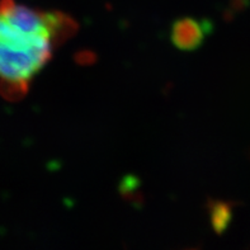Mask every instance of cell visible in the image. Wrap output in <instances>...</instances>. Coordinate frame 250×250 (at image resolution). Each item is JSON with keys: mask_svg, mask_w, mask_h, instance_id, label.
<instances>
[{"mask_svg": "<svg viewBox=\"0 0 250 250\" xmlns=\"http://www.w3.org/2000/svg\"><path fill=\"white\" fill-rule=\"evenodd\" d=\"M208 211L213 231L222 234L231 221V207L222 201H211L208 203Z\"/></svg>", "mask_w": 250, "mask_h": 250, "instance_id": "277c9868", "label": "cell"}, {"mask_svg": "<svg viewBox=\"0 0 250 250\" xmlns=\"http://www.w3.org/2000/svg\"><path fill=\"white\" fill-rule=\"evenodd\" d=\"M74 59L82 66H89V65H93L97 61V55L90 50H82L79 52H76Z\"/></svg>", "mask_w": 250, "mask_h": 250, "instance_id": "52a82bcc", "label": "cell"}, {"mask_svg": "<svg viewBox=\"0 0 250 250\" xmlns=\"http://www.w3.org/2000/svg\"><path fill=\"white\" fill-rule=\"evenodd\" d=\"M120 193L125 200L137 203V205L144 201L143 194L140 192L139 178H136L135 175H126L125 178H122L120 184Z\"/></svg>", "mask_w": 250, "mask_h": 250, "instance_id": "8992f818", "label": "cell"}, {"mask_svg": "<svg viewBox=\"0 0 250 250\" xmlns=\"http://www.w3.org/2000/svg\"><path fill=\"white\" fill-rule=\"evenodd\" d=\"M208 25L194 18H179L171 25L170 38L175 47L182 51H194L205 41Z\"/></svg>", "mask_w": 250, "mask_h": 250, "instance_id": "7a4b0ae2", "label": "cell"}, {"mask_svg": "<svg viewBox=\"0 0 250 250\" xmlns=\"http://www.w3.org/2000/svg\"><path fill=\"white\" fill-rule=\"evenodd\" d=\"M43 18L52 48L67 42L79 31V23L73 17L60 10L43 12Z\"/></svg>", "mask_w": 250, "mask_h": 250, "instance_id": "3957f363", "label": "cell"}, {"mask_svg": "<svg viewBox=\"0 0 250 250\" xmlns=\"http://www.w3.org/2000/svg\"><path fill=\"white\" fill-rule=\"evenodd\" d=\"M14 0H0V82H29L50 61L47 32L28 31L12 14Z\"/></svg>", "mask_w": 250, "mask_h": 250, "instance_id": "6da1fadb", "label": "cell"}, {"mask_svg": "<svg viewBox=\"0 0 250 250\" xmlns=\"http://www.w3.org/2000/svg\"><path fill=\"white\" fill-rule=\"evenodd\" d=\"M29 82H0V95L5 101L18 102L28 94Z\"/></svg>", "mask_w": 250, "mask_h": 250, "instance_id": "5b68a950", "label": "cell"}]
</instances>
